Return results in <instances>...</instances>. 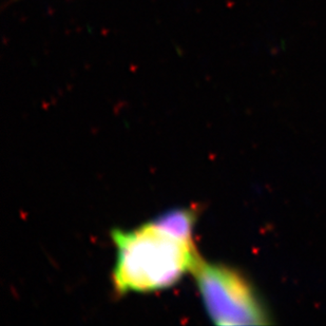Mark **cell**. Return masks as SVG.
Segmentation results:
<instances>
[{"instance_id":"obj_1","label":"cell","mask_w":326,"mask_h":326,"mask_svg":"<svg viewBox=\"0 0 326 326\" xmlns=\"http://www.w3.org/2000/svg\"><path fill=\"white\" fill-rule=\"evenodd\" d=\"M116 260L112 282L119 294L169 288L199 262L194 240L180 237L154 221L132 230L112 231Z\"/></svg>"},{"instance_id":"obj_2","label":"cell","mask_w":326,"mask_h":326,"mask_svg":"<svg viewBox=\"0 0 326 326\" xmlns=\"http://www.w3.org/2000/svg\"><path fill=\"white\" fill-rule=\"evenodd\" d=\"M203 305L218 325H264L268 313L247 277L227 265L199 260L192 271Z\"/></svg>"},{"instance_id":"obj_3","label":"cell","mask_w":326,"mask_h":326,"mask_svg":"<svg viewBox=\"0 0 326 326\" xmlns=\"http://www.w3.org/2000/svg\"><path fill=\"white\" fill-rule=\"evenodd\" d=\"M196 216V212L193 208H178L165 212L153 221L178 237L193 240Z\"/></svg>"},{"instance_id":"obj_4","label":"cell","mask_w":326,"mask_h":326,"mask_svg":"<svg viewBox=\"0 0 326 326\" xmlns=\"http://www.w3.org/2000/svg\"><path fill=\"white\" fill-rule=\"evenodd\" d=\"M14 1H16V0H14Z\"/></svg>"}]
</instances>
